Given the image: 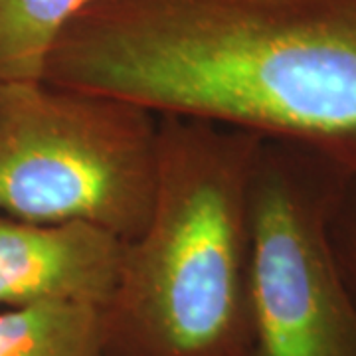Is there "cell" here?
<instances>
[{
  "instance_id": "cell-6",
  "label": "cell",
  "mask_w": 356,
  "mask_h": 356,
  "mask_svg": "<svg viewBox=\"0 0 356 356\" xmlns=\"http://www.w3.org/2000/svg\"><path fill=\"white\" fill-rule=\"evenodd\" d=\"M0 356H103L99 307L46 301L0 313Z\"/></svg>"
},
{
  "instance_id": "cell-3",
  "label": "cell",
  "mask_w": 356,
  "mask_h": 356,
  "mask_svg": "<svg viewBox=\"0 0 356 356\" xmlns=\"http://www.w3.org/2000/svg\"><path fill=\"white\" fill-rule=\"evenodd\" d=\"M159 117L48 81L0 83V212L137 238L156 188Z\"/></svg>"
},
{
  "instance_id": "cell-1",
  "label": "cell",
  "mask_w": 356,
  "mask_h": 356,
  "mask_svg": "<svg viewBox=\"0 0 356 356\" xmlns=\"http://www.w3.org/2000/svg\"><path fill=\"white\" fill-rule=\"evenodd\" d=\"M42 79L295 143L356 175V0H88Z\"/></svg>"
},
{
  "instance_id": "cell-5",
  "label": "cell",
  "mask_w": 356,
  "mask_h": 356,
  "mask_svg": "<svg viewBox=\"0 0 356 356\" xmlns=\"http://www.w3.org/2000/svg\"><path fill=\"white\" fill-rule=\"evenodd\" d=\"M123 245L88 224H36L0 212V305L77 301L102 307Z\"/></svg>"
},
{
  "instance_id": "cell-2",
  "label": "cell",
  "mask_w": 356,
  "mask_h": 356,
  "mask_svg": "<svg viewBox=\"0 0 356 356\" xmlns=\"http://www.w3.org/2000/svg\"><path fill=\"white\" fill-rule=\"evenodd\" d=\"M261 137L159 117L151 216L99 307L103 356H243L250 186Z\"/></svg>"
},
{
  "instance_id": "cell-7",
  "label": "cell",
  "mask_w": 356,
  "mask_h": 356,
  "mask_svg": "<svg viewBox=\"0 0 356 356\" xmlns=\"http://www.w3.org/2000/svg\"><path fill=\"white\" fill-rule=\"evenodd\" d=\"M88 0H0V83L40 81L51 46Z\"/></svg>"
},
{
  "instance_id": "cell-4",
  "label": "cell",
  "mask_w": 356,
  "mask_h": 356,
  "mask_svg": "<svg viewBox=\"0 0 356 356\" xmlns=\"http://www.w3.org/2000/svg\"><path fill=\"white\" fill-rule=\"evenodd\" d=\"M353 172L264 139L250 186V341L243 356H356V305L331 240Z\"/></svg>"
},
{
  "instance_id": "cell-8",
  "label": "cell",
  "mask_w": 356,
  "mask_h": 356,
  "mask_svg": "<svg viewBox=\"0 0 356 356\" xmlns=\"http://www.w3.org/2000/svg\"><path fill=\"white\" fill-rule=\"evenodd\" d=\"M331 240L344 283L356 305V175L346 178L331 220Z\"/></svg>"
}]
</instances>
